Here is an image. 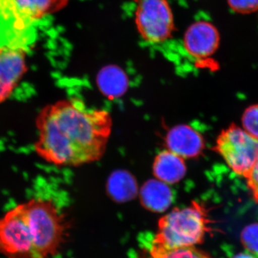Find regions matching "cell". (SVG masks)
Wrapping results in <instances>:
<instances>
[{
  "mask_svg": "<svg viewBox=\"0 0 258 258\" xmlns=\"http://www.w3.org/2000/svg\"><path fill=\"white\" fill-rule=\"evenodd\" d=\"M247 186L252 192L254 200L258 203V162L247 176Z\"/></svg>",
  "mask_w": 258,
  "mask_h": 258,
  "instance_id": "cell-18",
  "label": "cell"
},
{
  "mask_svg": "<svg viewBox=\"0 0 258 258\" xmlns=\"http://www.w3.org/2000/svg\"><path fill=\"white\" fill-rule=\"evenodd\" d=\"M70 225L52 200L34 198L0 218V252L8 258H50L58 253Z\"/></svg>",
  "mask_w": 258,
  "mask_h": 258,
  "instance_id": "cell-2",
  "label": "cell"
},
{
  "mask_svg": "<svg viewBox=\"0 0 258 258\" xmlns=\"http://www.w3.org/2000/svg\"><path fill=\"white\" fill-rule=\"evenodd\" d=\"M108 192L118 203L130 201L137 196V184L128 173H115L110 179Z\"/></svg>",
  "mask_w": 258,
  "mask_h": 258,
  "instance_id": "cell-13",
  "label": "cell"
},
{
  "mask_svg": "<svg viewBox=\"0 0 258 258\" xmlns=\"http://www.w3.org/2000/svg\"><path fill=\"white\" fill-rule=\"evenodd\" d=\"M220 36L212 23L204 20L190 25L183 36V47L189 57L196 60L208 58L218 47Z\"/></svg>",
  "mask_w": 258,
  "mask_h": 258,
  "instance_id": "cell-8",
  "label": "cell"
},
{
  "mask_svg": "<svg viewBox=\"0 0 258 258\" xmlns=\"http://www.w3.org/2000/svg\"><path fill=\"white\" fill-rule=\"evenodd\" d=\"M69 0H0V19L19 35L30 36L32 25L63 9Z\"/></svg>",
  "mask_w": 258,
  "mask_h": 258,
  "instance_id": "cell-6",
  "label": "cell"
},
{
  "mask_svg": "<svg viewBox=\"0 0 258 258\" xmlns=\"http://www.w3.org/2000/svg\"><path fill=\"white\" fill-rule=\"evenodd\" d=\"M134 24L141 38L152 45L170 40L175 30L174 15L167 0H134Z\"/></svg>",
  "mask_w": 258,
  "mask_h": 258,
  "instance_id": "cell-4",
  "label": "cell"
},
{
  "mask_svg": "<svg viewBox=\"0 0 258 258\" xmlns=\"http://www.w3.org/2000/svg\"><path fill=\"white\" fill-rule=\"evenodd\" d=\"M216 150L229 168L247 177L258 162V139L237 125H231L219 136Z\"/></svg>",
  "mask_w": 258,
  "mask_h": 258,
  "instance_id": "cell-5",
  "label": "cell"
},
{
  "mask_svg": "<svg viewBox=\"0 0 258 258\" xmlns=\"http://www.w3.org/2000/svg\"><path fill=\"white\" fill-rule=\"evenodd\" d=\"M142 205L153 212H165L171 206L173 194L169 186L161 181H148L141 190Z\"/></svg>",
  "mask_w": 258,
  "mask_h": 258,
  "instance_id": "cell-11",
  "label": "cell"
},
{
  "mask_svg": "<svg viewBox=\"0 0 258 258\" xmlns=\"http://www.w3.org/2000/svg\"><path fill=\"white\" fill-rule=\"evenodd\" d=\"M166 142L168 150L183 159L198 157L205 147L201 134L186 125L171 128L166 135Z\"/></svg>",
  "mask_w": 258,
  "mask_h": 258,
  "instance_id": "cell-9",
  "label": "cell"
},
{
  "mask_svg": "<svg viewBox=\"0 0 258 258\" xmlns=\"http://www.w3.org/2000/svg\"><path fill=\"white\" fill-rule=\"evenodd\" d=\"M241 242L249 252L258 255V223L244 227L241 232Z\"/></svg>",
  "mask_w": 258,
  "mask_h": 258,
  "instance_id": "cell-15",
  "label": "cell"
},
{
  "mask_svg": "<svg viewBox=\"0 0 258 258\" xmlns=\"http://www.w3.org/2000/svg\"><path fill=\"white\" fill-rule=\"evenodd\" d=\"M127 83L124 72L117 66H107L98 74V86L109 97L115 98L121 96L126 90Z\"/></svg>",
  "mask_w": 258,
  "mask_h": 258,
  "instance_id": "cell-12",
  "label": "cell"
},
{
  "mask_svg": "<svg viewBox=\"0 0 258 258\" xmlns=\"http://www.w3.org/2000/svg\"><path fill=\"white\" fill-rule=\"evenodd\" d=\"M28 71L26 47H0V104L11 96Z\"/></svg>",
  "mask_w": 258,
  "mask_h": 258,
  "instance_id": "cell-7",
  "label": "cell"
},
{
  "mask_svg": "<svg viewBox=\"0 0 258 258\" xmlns=\"http://www.w3.org/2000/svg\"><path fill=\"white\" fill-rule=\"evenodd\" d=\"M139 258H212L196 247H186L169 251L157 257H153L148 250H144Z\"/></svg>",
  "mask_w": 258,
  "mask_h": 258,
  "instance_id": "cell-14",
  "label": "cell"
},
{
  "mask_svg": "<svg viewBox=\"0 0 258 258\" xmlns=\"http://www.w3.org/2000/svg\"><path fill=\"white\" fill-rule=\"evenodd\" d=\"M232 258H254L252 254L249 253H247V252H240V253H238L235 254L233 257Z\"/></svg>",
  "mask_w": 258,
  "mask_h": 258,
  "instance_id": "cell-19",
  "label": "cell"
},
{
  "mask_svg": "<svg viewBox=\"0 0 258 258\" xmlns=\"http://www.w3.org/2000/svg\"><path fill=\"white\" fill-rule=\"evenodd\" d=\"M208 222L206 211L196 202L186 208H175L159 220L148 252L157 257L174 249L195 247L203 242Z\"/></svg>",
  "mask_w": 258,
  "mask_h": 258,
  "instance_id": "cell-3",
  "label": "cell"
},
{
  "mask_svg": "<svg viewBox=\"0 0 258 258\" xmlns=\"http://www.w3.org/2000/svg\"><path fill=\"white\" fill-rule=\"evenodd\" d=\"M230 8L240 13H250L258 10V0H227Z\"/></svg>",
  "mask_w": 258,
  "mask_h": 258,
  "instance_id": "cell-17",
  "label": "cell"
},
{
  "mask_svg": "<svg viewBox=\"0 0 258 258\" xmlns=\"http://www.w3.org/2000/svg\"><path fill=\"white\" fill-rule=\"evenodd\" d=\"M153 170L158 180L174 184L184 178L186 168L182 157L166 150L159 153L155 158Z\"/></svg>",
  "mask_w": 258,
  "mask_h": 258,
  "instance_id": "cell-10",
  "label": "cell"
},
{
  "mask_svg": "<svg viewBox=\"0 0 258 258\" xmlns=\"http://www.w3.org/2000/svg\"><path fill=\"white\" fill-rule=\"evenodd\" d=\"M34 149L44 161L59 166H78L99 160L111 135L112 119L104 110L88 108L80 100L47 105L35 120Z\"/></svg>",
  "mask_w": 258,
  "mask_h": 258,
  "instance_id": "cell-1",
  "label": "cell"
},
{
  "mask_svg": "<svg viewBox=\"0 0 258 258\" xmlns=\"http://www.w3.org/2000/svg\"><path fill=\"white\" fill-rule=\"evenodd\" d=\"M242 128L258 139V104L249 106L242 118Z\"/></svg>",
  "mask_w": 258,
  "mask_h": 258,
  "instance_id": "cell-16",
  "label": "cell"
}]
</instances>
